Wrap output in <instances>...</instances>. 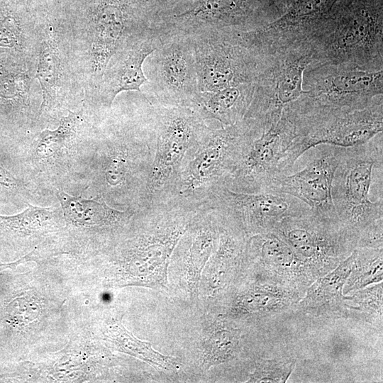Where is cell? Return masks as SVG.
I'll return each instance as SVG.
<instances>
[{
    "label": "cell",
    "mask_w": 383,
    "mask_h": 383,
    "mask_svg": "<svg viewBox=\"0 0 383 383\" xmlns=\"http://www.w3.org/2000/svg\"><path fill=\"white\" fill-rule=\"evenodd\" d=\"M106 338L116 350L137 357L155 368L174 372L180 367L176 358L162 355L155 350L150 343L136 338L120 322L109 328Z\"/></svg>",
    "instance_id": "obj_22"
},
{
    "label": "cell",
    "mask_w": 383,
    "mask_h": 383,
    "mask_svg": "<svg viewBox=\"0 0 383 383\" xmlns=\"http://www.w3.org/2000/svg\"><path fill=\"white\" fill-rule=\"evenodd\" d=\"M299 294L275 282L263 279L235 300L233 310L241 314L273 315L295 304Z\"/></svg>",
    "instance_id": "obj_19"
},
{
    "label": "cell",
    "mask_w": 383,
    "mask_h": 383,
    "mask_svg": "<svg viewBox=\"0 0 383 383\" xmlns=\"http://www.w3.org/2000/svg\"><path fill=\"white\" fill-rule=\"evenodd\" d=\"M352 270L343 287L344 294L382 280V248H356Z\"/></svg>",
    "instance_id": "obj_26"
},
{
    "label": "cell",
    "mask_w": 383,
    "mask_h": 383,
    "mask_svg": "<svg viewBox=\"0 0 383 383\" xmlns=\"http://www.w3.org/2000/svg\"><path fill=\"white\" fill-rule=\"evenodd\" d=\"M208 202L229 216L248 237L272 232L284 218L299 216L311 210L299 199L269 189L256 193H242L223 186Z\"/></svg>",
    "instance_id": "obj_10"
},
{
    "label": "cell",
    "mask_w": 383,
    "mask_h": 383,
    "mask_svg": "<svg viewBox=\"0 0 383 383\" xmlns=\"http://www.w3.org/2000/svg\"><path fill=\"white\" fill-rule=\"evenodd\" d=\"M57 196L66 221L76 226L118 228L132 222L139 209L123 210L108 204L100 196L95 199L74 196L58 189Z\"/></svg>",
    "instance_id": "obj_17"
},
{
    "label": "cell",
    "mask_w": 383,
    "mask_h": 383,
    "mask_svg": "<svg viewBox=\"0 0 383 383\" xmlns=\"http://www.w3.org/2000/svg\"><path fill=\"white\" fill-rule=\"evenodd\" d=\"M27 186L11 172L0 166V197L27 198L29 196Z\"/></svg>",
    "instance_id": "obj_31"
},
{
    "label": "cell",
    "mask_w": 383,
    "mask_h": 383,
    "mask_svg": "<svg viewBox=\"0 0 383 383\" xmlns=\"http://www.w3.org/2000/svg\"><path fill=\"white\" fill-rule=\"evenodd\" d=\"M356 256L355 249L333 270L315 280L307 289L300 305L310 312L323 311L328 306H341L345 299L343 287L352 270Z\"/></svg>",
    "instance_id": "obj_20"
},
{
    "label": "cell",
    "mask_w": 383,
    "mask_h": 383,
    "mask_svg": "<svg viewBox=\"0 0 383 383\" xmlns=\"http://www.w3.org/2000/svg\"><path fill=\"white\" fill-rule=\"evenodd\" d=\"M272 232L292 248L316 280L355 249L338 224L322 219L311 210L284 218Z\"/></svg>",
    "instance_id": "obj_7"
},
{
    "label": "cell",
    "mask_w": 383,
    "mask_h": 383,
    "mask_svg": "<svg viewBox=\"0 0 383 383\" xmlns=\"http://www.w3.org/2000/svg\"><path fill=\"white\" fill-rule=\"evenodd\" d=\"M9 2H0V55L21 62L26 47V35L20 17Z\"/></svg>",
    "instance_id": "obj_27"
},
{
    "label": "cell",
    "mask_w": 383,
    "mask_h": 383,
    "mask_svg": "<svg viewBox=\"0 0 383 383\" xmlns=\"http://www.w3.org/2000/svg\"><path fill=\"white\" fill-rule=\"evenodd\" d=\"M295 125L296 137L279 164L278 174L289 172L300 157L317 145L354 147L381 134L382 99L364 109L350 112L298 118Z\"/></svg>",
    "instance_id": "obj_5"
},
{
    "label": "cell",
    "mask_w": 383,
    "mask_h": 383,
    "mask_svg": "<svg viewBox=\"0 0 383 383\" xmlns=\"http://www.w3.org/2000/svg\"><path fill=\"white\" fill-rule=\"evenodd\" d=\"M30 82L21 62L0 57V108L17 109L26 101Z\"/></svg>",
    "instance_id": "obj_23"
},
{
    "label": "cell",
    "mask_w": 383,
    "mask_h": 383,
    "mask_svg": "<svg viewBox=\"0 0 383 383\" xmlns=\"http://www.w3.org/2000/svg\"><path fill=\"white\" fill-rule=\"evenodd\" d=\"M240 332L228 326H216L203 343L204 365L210 368L233 359L238 351Z\"/></svg>",
    "instance_id": "obj_28"
},
{
    "label": "cell",
    "mask_w": 383,
    "mask_h": 383,
    "mask_svg": "<svg viewBox=\"0 0 383 383\" xmlns=\"http://www.w3.org/2000/svg\"><path fill=\"white\" fill-rule=\"evenodd\" d=\"M84 119L81 113L69 111L54 130L44 129L34 139L26 162L38 172L60 177L78 163L82 143Z\"/></svg>",
    "instance_id": "obj_15"
},
{
    "label": "cell",
    "mask_w": 383,
    "mask_h": 383,
    "mask_svg": "<svg viewBox=\"0 0 383 383\" xmlns=\"http://www.w3.org/2000/svg\"><path fill=\"white\" fill-rule=\"evenodd\" d=\"M246 0H202L178 18L201 19L206 22H228L240 13Z\"/></svg>",
    "instance_id": "obj_29"
},
{
    "label": "cell",
    "mask_w": 383,
    "mask_h": 383,
    "mask_svg": "<svg viewBox=\"0 0 383 383\" xmlns=\"http://www.w3.org/2000/svg\"><path fill=\"white\" fill-rule=\"evenodd\" d=\"M148 120L154 153L142 208L168 200L187 154L211 128L186 106L149 104Z\"/></svg>",
    "instance_id": "obj_3"
},
{
    "label": "cell",
    "mask_w": 383,
    "mask_h": 383,
    "mask_svg": "<svg viewBox=\"0 0 383 383\" xmlns=\"http://www.w3.org/2000/svg\"><path fill=\"white\" fill-rule=\"evenodd\" d=\"M161 45L150 56V75L157 102L189 106L199 91L194 51L186 35L162 33Z\"/></svg>",
    "instance_id": "obj_12"
},
{
    "label": "cell",
    "mask_w": 383,
    "mask_h": 383,
    "mask_svg": "<svg viewBox=\"0 0 383 383\" xmlns=\"http://www.w3.org/2000/svg\"><path fill=\"white\" fill-rule=\"evenodd\" d=\"M36 78L41 87L43 100L40 114L50 112L58 103V91L61 85L62 63L55 33L46 30L39 50Z\"/></svg>",
    "instance_id": "obj_21"
},
{
    "label": "cell",
    "mask_w": 383,
    "mask_h": 383,
    "mask_svg": "<svg viewBox=\"0 0 383 383\" xmlns=\"http://www.w3.org/2000/svg\"><path fill=\"white\" fill-rule=\"evenodd\" d=\"M194 51L199 91H215L259 78L248 48L228 35L210 33L187 35Z\"/></svg>",
    "instance_id": "obj_9"
},
{
    "label": "cell",
    "mask_w": 383,
    "mask_h": 383,
    "mask_svg": "<svg viewBox=\"0 0 383 383\" xmlns=\"http://www.w3.org/2000/svg\"><path fill=\"white\" fill-rule=\"evenodd\" d=\"M243 258L257 265L264 279L301 295L316 280L292 248L273 232L248 236Z\"/></svg>",
    "instance_id": "obj_14"
},
{
    "label": "cell",
    "mask_w": 383,
    "mask_h": 383,
    "mask_svg": "<svg viewBox=\"0 0 383 383\" xmlns=\"http://www.w3.org/2000/svg\"><path fill=\"white\" fill-rule=\"evenodd\" d=\"M382 136L343 148L332 184L340 229L356 248H382L383 199H370L375 174L382 172Z\"/></svg>",
    "instance_id": "obj_1"
},
{
    "label": "cell",
    "mask_w": 383,
    "mask_h": 383,
    "mask_svg": "<svg viewBox=\"0 0 383 383\" xmlns=\"http://www.w3.org/2000/svg\"><path fill=\"white\" fill-rule=\"evenodd\" d=\"M27 207L18 214L0 216V228L15 235H27L52 226L60 218V209L40 207L26 202Z\"/></svg>",
    "instance_id": "obj_25"
},
{
    "label": "cell",
    "mask_w": 383,
    "mask_h": 383,
    "mask_svg": "<svg viewBox=\"0 0 383 383\" xmlns=\"http://www.w3.org/2000/svg\"><path fill=\"white\" fill-rule=\"evenodd\" d=\"M382 68L367 70L343 67L326 74L304 91L292 105L301 117L323 116L350 112L370 105L382 95Z\"/></svg>",
    "instance_id": "obj_6"
},
{
    "label": "cell",
    "mask_w": 383,
    "mask_h": 383,
    "mask_svg": "<svg viewBox=\"0 0 383 383\" xmlns=\"http://www.w3.org/2000/svg\"><path fill=\"white\" fill-rule=\"evenodd\" d=\"M2 270H3V265L0 264V271H2Z\"/></svg>",
    "instance_id": "obj_33"
},
{
    "label": "cell",
    "mask_w": 383,
    "mask_h": 383,
    "mask_svg": "<svg viewBox=\"0 0 383 383\" xmlns=\"http://www.w3.org/2000/svg\"><path fill=\"white\" fill-rule=\"evenodd\" d=\"M255 90V83L229 87L215 91H198L189 107L208 123L216 121L220 126L237 123L245 117Z\"/></svg>",
    "instance_id": "obj_18"
},
{
    "label": "cell",
    "mask_w": 383,
    "mask_h": 383,
    "mask_svg": "<svg viewBox=\"0 0 383 383\" xmlns=\"http://www.w3.org/2000/svg\"><path fill=\"white\" fill-rule=\"evenodd\" d=\"M326 35L325 53L335 65L352 67L357 63L360 68V63L372 57L382 59V17L367 9L343 18Z\"/></svg>",
    "instance_id": "obj_13"
},
{
    "label": "cell",
    "mask_w": 383,
    "mask_h": 383,
    "mask_svg": "<svg viewBox=\"0 0 383 383\" xmlns=\"http://www.w3.org/2000/svg\"><path fill=\"white\" fill-rule=\"evenodd\" d=\"M296 135V125L284 109L280 118L259 133L253 131L226 187L242 193L267 189L278 174V166Z\"/></svg>",
    "instance_id": "obj_8"
},
{
    "label": "cell",
    "mask_w": 383,
    "mask_h": 383,
    "mask_svg": "<svg viewBox=\"0 0 383 383\" xmlns=\"http://www.w3.org/2000/svg\"><path fill=\"white\" fill-rule=\"evenodd\" d=\"M95 146L91 163L96 195L116 209H141L154 153L147 115L133 130L114 133Z\"/></svg>",
    "instance_id": "obj_2"
},
{
    "label": "cell",
    "mask_w": 383,
    "mask_h": 383,
    "mask_svg": "<svg viewBox=\"0 0 383 383\" xmlns=\"http://www.w3.org/2000/svg\"><path fill=\"white\" fill-rule=\"evenodd\" d=\"M13 307L15 308L17 313L16 320L22 323H28L36 318L39 313L38 306L27 299H18Z\"/></svg>",
    "instance_id": "obj_32"
},
{
    "label": "cell",
    "mask_w": 383,
    "mask_h": 383,
    "mask_svg": "<svg viewBox=\"0 0 383 383\" xmlns=\"http://www.w3.org/2000/svg\"><path fill=\"white\" fill-rule=\"evenodd\" d=\"M294 365L276 360L260 362L250 375V382H286Z\"/></svg>",
    "instance_id": "obj_30"
},
{
    "label": "cell",
    "mask_w": 383,
    "mask_h": 383,
    "mask_svg": "<svg viewBox=\"0 0 383 383\" xmlns=\"http://www.w3.org/2000/svg\"><path fill=\"white\" fill-rule=\"evenodd\" d=\"M331 0H296L279 18L258 32L263 35L284 37L309 24L329 6Z\"/></svg>",
    "instance_id": "obj_24"
},
{
    "label": "cell",
    "mask_w": 383,
    "mask_h": 383,
    "mask_svg": "<svg viewBox=\"0 0 383 383\" xmlns=\"http://www.w3.org/2000/svg\"><path fill=\"white\" fill-rule=\"evenodd\" d=\"M162 39L159 30L146 28L120 47L102 74L100 91L105 106L110 108L116 96L124 91H138L145 98L140 87L149 81L143 72V63L161 45Z\"/></svg>",
    "instance_id": "obj_16"
},
{
    "label": "cell",
    "mask_w": 383,
    "mask_h": 383,
    "mask_svg": "<svg viewBox=\"0 0 383 383\" xmlns=\"http://www.w3.org/2000/svg\"><path fill=\"white\" fill-rule=\"evenodd\" d=\"M311 149V157L304 167L292 174H277L267 189L299 199L316 215L339 226L332 199V184L343 148L320 145Z\"/></svg>",
    "instance_id": "obj_11"
},
{
    "label": "cell",
    "mask_w": 383,
    "mask_h": 383,
    "mask_svg": "<svg viewBox=\"0 0 383 383\" xmlns=\"http://www.w3.org/2000/svg\"><path fill=\"white\" fill-rule=\"evenodd\" d=\"M252 134L244 118L235 124L211 128L187 154L166 201L201 206L226 186Z\"/></svg>",
    "instance_id": "obj_4"
}]
</instances>
